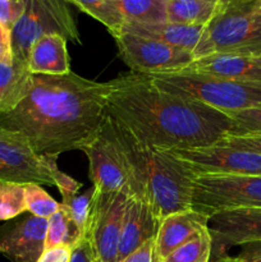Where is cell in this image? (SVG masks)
I'll use <instances>...</instances> for the list:
<instances>
[{"mask_svg":"<svg viewBox=\"0 0 261 262\" xmlns=\"http://www.w3.org/2000/svg\"><path fill=\"white\" fill-rule=\"evenodd\" d=\"M110 86V81H92L73 72L32 74L28 94L0 115V127L22 135L38 155L83 151L104 127Z\"/></svg>","mask_w":261,"mask_h":262,"instance_id":"1","label":"cell"},{"mask_svg":"<svg viewBox=\"0 0 261 262\" xmlns=\"http://www.w3.org/2000/svg\"><path fill=\"white\" fill-rule=\"evenodd\" d=\"M106 113L143 142L165 151L216 145L230 130L229 115L158 89L145 74L110 79Z\"/></svg>","mask_w":261,"mask_h":262,"instance_id":"2","label":"cell"},{"mask_svg":"<svg viewBox=\"0 0 261 262\" xmlns=\"http://www.w3.org/2000/svg\"><path fill=\"white\" fill-rule=\"evenodd\" d=\"M104 129L118 146L129 168V192H141L147 196L159 222L174 212L192 210L196 174L181 159L143 142L109 115Z\"/></svg>","mask_w":261,"mask_h":262,"instance_id":"3","label":"cell"},{"mask_svg":"<svg viewBox=\"0 0 261 262\" xmlns=\"http://www.w3.org/2000/svg\"><path fill=\"white\" fill-rule=\"evenodd\" d=\"M211 54L261 56V0H238L219 7L193 51L196 59Z\"/></svg>","mask_w":261,"mask_h":262,"instance_id":"4","label":"cell"},{"mask_svg":"<svg viewBox=\"0 0 261 262\" xmlns=\"http://www.w3.org/2000/svg\"><path fill=\"white\" fill-rule=\"evenodd\" d=\"M158 89L196 100L229 115L261 105V83L241 82L194 72L147 76Z\"/></svg>","mask_w":261,"mask_h":262,"instance_id":"5","label":"cell"},{"mask_svg":"<svg viewBox=\"0 0 261 262\" xmlns=\"http://www.w3.org/2000/svg\"><path fill=\"white\" fill-rule=\"evenodd\" d=\"M46 35L81 43L76 19L66 0H25V12L12 30L13 59L27 64L32 45Z\"/></svg>","mask_w":261,"mask_h":262,"instance_id":"6","label":"cell"},{"mask_svg":"<svg viewBox=\"0 0 261 262\" xmlns=\"http://www.w3.org/2000/svg\"><path fill=\"white\" fill-rule=\"evenodd\" d=\"M261 209V176L199 174L193 181L192 210L211 219L223 211Z\"/></svg>","mask_w":261,"mask_h":262,"instance_id":"7","label":"cell"},{"mask_svg":"<svg viewBox=\"0 0 261 262\" xmlns=\"http://www.w3.org/2000/svg\"><path fill=\"white\" fill-rule=\"evenodd\" d=\"M58 158L38 155L22 135L0 127V183L56 187Z\"/></svg>","mask_w":261,"mask_h":262,"instance_id":"8","label":"cell"},{"mask_svg":"<svg viewBox=\"0 0 261 262\" xmlns=\"http://www.w3.org/2000/svg\"><path fill=\"white\" fill-rule=\"evenodd\" d=\"M114 40L119 56L132 73L145 76L177 73L196 59L189 51L133 33L122 32Z\"/></svg>","mask_w":261,"mask_h":262,"instance_id":"9","label":"cell"},{"mask_svg":"<svg viewBox=\"0 0 261 262\" xmlns=\"http://www.w3.org/2000/svg\"><path fill=\"white\" fill-rule=\"evenodd\" d=\"M128 188L115 193L94 192L84 238L90 242L96 262H118Z\"/></svg>","mask_w":261,"mask_h":262,"instance_id":"10","label":"cell"},{"mask_svg":"<svg viewBox=\"0 0 261 262\" xmlns=\"http://www.w3.org/2000/svg\"><path fill=\"white\" fill-rule=\"evenodd\" d=\"M181 159L196 176L199 174H241L261 176V154L229 147L217 142L207 147L169 151Z\"/></svg>","mask_w":261,"mask_h":262,"instance_id":"11","label":"cell"},{"mask_svg":"<svg viewBox=\"0 0 261 262\" xmlns=\"http://www.w3.org/2000/svg\"><path fill=\"white\" fill-rule=\"evenodd\" d=\"M89 160V177L97 193H115L130 184V173L125 159L109 133H101L83 150Z\"/></svg>","mask_w":261,"mask_h":262,"instance_id":"12","label":"cell"},{"mask_svg":"<svg viewBox=\"0 0 261 262\" xmlns=\"http://www.w3.org/2000/svg\"><path fill=\"white\" fill-rule=\"evenodd\" d=\"M159 225L160 222L154 215L147 196L141 192H129L128 188L118 262L135 252L146 242L154 239L158 233Z\"/></svg>","mask_w":261,"mask_h":262,"instance_id":"13","label":"cell"},{"mask_svg":"<svg viewBox=\"0 0 261 262\" xmlns=\"http://www.w3.org/2000/svg\"><path fill=\"white\" fill-rule=\"evenodd\" d=\"M48 219L28 216L0 234V253L12 262H37L45 251Z\"/></svg>","mask_w":261,"mask_h":262,"instance_id":"14","label":"cell"},{"mask_svg":"<svg viewBox=\"0 0 261 262\" xmlns=\"http://www.w3.org/2000/svg\"><path fill=\"white\" fill-rule=\"evenodd\" d=\"M212 247L222 250L232 246L261 242V209H238L223 211L210 219Z\"/></svg>","mask_w":261,"mask_h":262,"instance_id":"15","label":"cell"},{"mask_svg":"<svg viewBox=\"0 0 261 262\" xmlns=\"http://www.w3.org/2000/svg\"><path fill=\"white\" fill-rule=\"evenodd\" d=\"M210 217L194 210L174 212L164 217L154 238V262H163L176 248L209 228Z\"/></svg>","mask_w":261,"mask_h":262,"instance_id":"16","label":"cell"},{"mask_svg":"<svg viewBox=\"0 0 261 262\" xmlns=\"http://www.w3.org/2000/svg\"><path fill=\"white\" fill-rule=\"evenodd\" d=\"M183 71L222 77L233 81L261 83V67L255 63L253 58L247 56L211 54L194 59Z\"/></svg>","mask_w":261,"mask_h":262,"instance_id":"17","label":"cell"},{"mask_svg":"<svg viewBox=\"0 0 261 262\" xmlns=\"http://www.w3.org/2000/svg\"><path fill=\"white\" fill-rule=\"evenodd\" d=\"M68 41L59 35H46L38 38L31 48L27 68L31 74L66 76L71 73Z\"/></svg>","mask_w":261,"mask_h":262,"instance_id":"18","label":"cell"},{"mask_svg":"<svg viewBox=\"0 0 261 262\" xmlns=\"http://www.w3.org/2000/svg\"><path fill=\"white\" fill-rule=\"evenodd\" d=\"M204 28L205 26H186L171 22L151 23V25L127 22L123 26L122 32L151 38L193 54L199 45Z\"/></svg>","mask_w":261,"mask_h":262,"instance_id":"19","label":"cell"},{"mask_svg":"<svg viewBox=\"0 0 261 262\" xmlns=\"http://www.w3.org/2000/svg\"><path fill=\"white\" fill-rule=\"evenodd\" d=\"M32 74L27 64L13 59L12 63L0 61V115L14 109L28 94Z\"/></svg>","mask_w":261,"mask_h":262,"instance_id":"20","label":"cell"},{"mask_svg":"<svg viewBox=\"0 0 261 262\" xmlns=\"http://www.w3.org/2000/svg\"><path fill=\"white\" fill-rule=\"evenodd\" d=\"M219 5L205 0H169L168 22L186 26H206L216 14Z\"/></svg>","mask_w":261,"mask_h":262,"instance_id":"21","label":"cell"},{"mask_svg":"<svg viewBox=\"0 0 261 262\" xmlns=\"http://www.w3.org/2000/svg\"><path fill=\"white\" fill-rule=\"evenodd\" d=\"M84 235L78 229L66 206L60 204L58 211L48 219L45 250L54 247H69L72 250L77 247Z\"/></svg>","mask_w":261,"mask_h":262,"instance_id":"22","label":"cell"},{"mask_svg":"<svg viewBox=\"0 0 261 262\" xmlns=\"http://www.w3.org/2000/svg\"><path fill=\"white\" fill-rule=\"evenodd\" d=\"M124 22L151 25L168 22L166 0H114Z\"/></svg>","mask_w":261,"mask_h":262,"instance_id":"23","label":"cell"},{"mask_svg":"<svg viewBox=\"0 0 261 262\" xmlns=\"http://www.w3.org/2000/svg\"><path fill=\"white\" fill-rule=\"evenodd\" d=\"M66 2L68 4L76 5L82 12L99 20L107 28L110 35L114 38L122 33L125 22L114 0H66Z\"/></svg>","mask_w":261,"mask_h":262,"instance_id":"24","label":"cell"},{"mask_svg":"<svg viewBox=\"0 0 261 262\" xmlns=\"http://www.w3.org/2000/svg\"><path fill=\"white\" fill-rule=\"evenodd\" d=\"M212 253V237L209 228L179 246L163 262H210Z\"/></svg>","mask_w":261,"mask_h":262,"instance_id":"25","label":"cell"},{"mask_svg":"<svg viewBox=\"0 0 261 262\" xmlns=\"http://www.w3.org/2000/svg\"><path fill=\"white\" fill-rule=\"evenodd\" d=\"M23 188H25L26 210L33 216L49 219L60 207V204L55 201L38 184H26L23 186Z\"/></svg>","mask_w":261,"mask_h":262,"instance_id":"26","label":"cell"},{"mask_svg":"<svg viewBox=\"0 0 261 262\" xmlns=\"http://www.w3.org/2000/svg\"><path fill=\"white\" fill-rule=\"evenodd\" d=\"M25 188L20 184L0 183V222L14 219L26 212Z\"/></svg>","mask_w":261,"mask_h":262,"instance_id":"27","label":"cell"},{"mask_svg":"<svg viewBox=\"0 0 261 262\" xmlns=\"http://www.w3.org/2000/svg\"><path fill=\"white\" fill-rule=\"evenodd\" d=\"M94 192L95 188L91 187L84 192H77L74 194L61 197L60 204L67 207L71 216L73 217L74 223L77 224L78 229L81 230L82 234L86 237L87 223H89L90 214L92 209V201H94Z\"/></svg>","mask_w":261,"mask_h":262,"instance_id":"28","label":"cell"},{"mask_svg":"<svg viewBox=\"0 0 261 262\" xmlns=\"http://www.w3.org/2000/svg\"><path fill=\"white\" fill-rule=\"evenodd\" d=\"M230 130L227 136L261 135V105L229 114Z\"/></svg>","mask_w":261,"mask_h":262,"instance_id":"29","label":"cell"},{"mask_svg":"<svg viewBox=\"0 0 261 262\" xmlns=\"http://www.w3.org/2000/svg\"><path fill=\"white\" fill-rule=\"evenodd\" d=\"M25 12V0H0V23L12 32Z\"/></svg>","mask_w":261,"mask_h":262,"instance_id":"30","label":"cell"},{"mask_svg":"<svg viewBox=\"0 0 261 262\" xmlns=\"http://www.w3.org/2000/svg\"><path fill=\"white\" fill-rule=\"evenodd\" d=\"M219 143L229 146V147L242 148V150H250L261 154V135L225 136Z\"/></svg>","mask_w":261,"mask_h":262,"instance_id":"31","label":"cell"},{"mask_svg":"<svg viewBox=\"0 0 261 262\" xmlns=\"http://www.w3.org/2000/svg\"><path fill=\"white\" fill-rule=\"evenodd\" d=\"M73 250L69 247H54L45 250L37 262H71Z\"/></svg>","mask_w":261,"mask_h":262,"instance_id":"32","label":"cell"},{"mask_svg":"<svg viewBox=\"0 0 261 262\" xmlns=\"http://www.w3.org/2000/svg\"><path fill=\"white\" fill-rule=\"evenodd\" d=\"M0 61L3 63H12V32L5 26L0 23Z\"/></svg>","mask_w":261,"mask_h":262,"instance_id":"33","label":"cell"},{"mask_svg":"<svg viewBox=\"0 0 261 262\" xmlns=\"http://www.w3.org/2000/svg\"><path fill=\"white\" fill-rule=\"evenodd\" d=\"M119 262H154V239L146 242L138 250Z\"/></svg>","mask_w":261,"mask_h":262,"instance_id":"34","label":"cell"},{"mask_svg":"<svg viewBox=\"0 0 261 262\" xmlns=\"http://www.w3.org/2000/svg\"><path fill=\"white\" fill-rule=\"evenodd\" d=\"M71 262H96L91 246L86 238L73 250Z\"/></svg>","mask_w":261,"mask_h":262,"instance_id":"35","label":"cell"},{"mask_svg":"<svg viewBox=\"0 0 261 262\" xmlns=\"http://www.w3.org/2000/svg\"><path fill=\"white\" fill-rule=\"evenodd\" d=\"M241 247H242V251L238 257L246 262H261V242L248 243Z\"/></svg>","mask_w":261,"mask_h":262,"instance_id":"36","label":"cell"},{"mask_svg":"<svg viewBox=\"0 0 261 262\" xmlns=\"http://www.w3.org/2000/svg\"><path fill=\"white\" fill-rule=\"evenodd\" d=\"M210 262H246L243 261L241 257H232V256H227V255H222V256H217V258H215L214 261H210Z\"/></svg>","mask_w":261,"mask_h":262,"instance_id":"37","label":"cell"},{"mask_svg":"<svg viewBox=\"0 0 261 262\" xmlns=\"http://www.w3.org/2000/svg\"><path fill=\"white\" fill-rule=\"evenodd\" d=\"M234 2H238V0H219V7H224V5H228L230 4V3H234Z\"/></svg>","mask_w":261,"mask_h":262,"instance_id":"38","label":"cell"},{"mask_svg":"<svg viewBox=\"0 0 261 262\" xmlns=\"http://www.w3.org/2000/svg\"><path fill=\"white\" fill-rule=\"evenodd\" d=\"M253 60H255V63L257 64V66L261 67V56H258V58H253Z\"/></svg>","mask_w":261,"mask_h":262,"instance_id":"39","label":"cell"},{"mask_svg":"<svg viewBox=\"0 0 261 262\" xmlns=\"http://www.w3.org/2000/svg\"><path fill=\"white\" fill-rule=\"evenodd\" d=\"M205 2H209V3H214V4H219V0H205Z\"/></svg>","mask_w":261,"mask_h":262,"instance_id":"40","label":"cell"},{"mask_svg":"<svg viewBox=\"0 0 261 262\" xmlns=\"http://www.w3.org/2000/svg\"><path fill=\"white\" fill-rule=\"evenodd\" d=\"M166 2H169V0H166Z\"/></svg>","mask_w":261,"mask_h":262,"instance_id":"41","label":"cell"}]
</instances>
